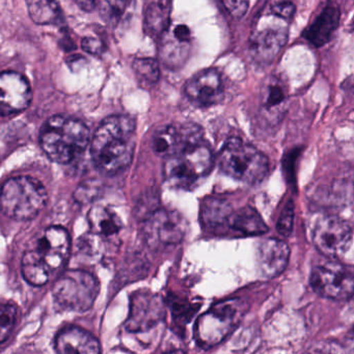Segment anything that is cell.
Segmentation results:
<instances>
[{
  "label": "cell",
  "mask_w": 354,
  "mask_h": 354,
  "mask_svg": "<svg viewBox=\"0 0 354 354\" xmlns=\"http://www.w3.org/2000/svg\"><path fill=\"white\" fill-rule=\"evenodd\" d=\"M187 229V221L181 213L169 209H155L147 215L142 234L152 248L175 246L183 241Z\"/></svg>",
  "instance_id": "10"
},
{
  "label": "cell",
  "mask_w": 354,
  "mask_h": 354,
  "mask_svg": "<svg viewBox=\"0 0 354 354\" xmlns=\"http://www.w3.org/2000/svg\"><path fill=\"white\" fill-rule=\"evenodd\" d=\"M234 208L221 196H207L201 205L200 219L203 229L216 236H227V225Z\"/></svg>",
  "instance_id": "19"
},
{
  "label": "cell",
  "mask_w": 354,
  "mask_h": 354,
  "mask_svg": "<svg viewBox=\"0 0 354 354\" xmlns=\"http://www.w3.org/2000/svg\"><path fill=\"white\" fill-rule=\"evenodd\" d=\"M55 347L62 354H97L101 347L98 339L84 329L69 326L59 331L55 337Z\"/></svg>",
  "instance_id": "20"
},
{
  "label": "cell",
  "mask_w": 354,
  "mask_h": 354,
  "mask_svg": "<svg viewBox=\"0 0 354 354\" xmlns=\"http://www.w3.org/2000/svg\"><path fill=\"white\" fill-rule=\"evenodd\" d=\"M290 258V248L283 240L268 238L258 246L257 261L259 268L268 279L279 277L283 272Z\"/></svg>",
  "instance_id": "18"
},
{
  "label": "cell",
  "mask_w": 354,
  "mask_h": 354,
  "mask_svg": "<svg viewBox=\"0 0 354 354\" xmlns=\"http://www.w3.org/2000/svg\"><path fill=\"white\" fill-rule=\"evenodd\" d=\"M48 194L38 180L20 176L7 180L0 189V209L14 221L34 219L46 206Z\"/></svg>",
  "instance_id": "5"
},
{
  "label": "cell",
  "mask_w": 354,
  "mask_h": 354,
  "mask_svg": "<svg viewBox=\"0 0 354 354\" xmlns=\"http://www.w3.org/2000/svg\"><path fill=\"white\" fill-rule=\"evenodd\" d=\"M159 57L167 69H179L187 61L192 46V32L185 24H176L161 35Z\"/></svg>",
  "instance_id": "15"
},
{
  "label": "cell",
  "mask_w": 354,
  "mask_h": 354,
  "mask_svg": "<svg viewBox=\"0 0 354 354\" xmlns=\"http://www.w3.org/2000/svg\"><path fill=\"white\" fill-rule=\"evenodd\" d=\"M171 0H153L145 12V28L152 38L159 39L171 26Z\"/></svg>",
  "instance_id": "23"
},
{
  "label": "cell",
  "mask_w": 354,
  "mask_h": 354,
  "mask_svg": "<svg viewBox=\"0 0 354 354\" xmlns=\"http://www.w3.org/2000/svg\"><path fill=\"white\" fill-rule=\"evenodd\" d=\"M17 320V308L13 304H0V344L7 341Z\"/></svg>",
  "instance_id": "29"
},
{
  "label": "cell",
  "mask_w": 354,
  "mask_h": 354,
  "mask_svg": "<svg viewBox=\"0 0 354 354\" xmlns=\"http://www.w3.org/2000/svg\"><path fill=\"white\" fill-rule=\"evenodd\" d=\"M32 88L26 77L14 71L0 73V117L22 113L32 102Z\"/></svg>",
  "instance_id": "14"
},
{
  "label": "cell",
  "mask_w": 354,
  "mask_h": 354,
  "mask_svg": "<svg viewBox=\"0 0 354 354\" xmlns=\"http://www.w3.org/2000/svg\"><path fill=\"white\" fill-rule=\"evenodd\" d=\"M187 98L198 107H210L223 101V80L216 69H207L198 72L185 84Z\"/></svg>",
  "instance_id": "16"
},
{
  "label": "cell",
  "mask_w": 354,
  "mask_h": 354,
  "mask_svg": "<svg viewBox=\"0 0 354 354\" xmlns=\"http://www.w3.org/2000/svg\"><path fill=\"white\" fill-rule=\"evenodd\" d=\"M341 12L337 6L328 3L318 17L304 32V37L314 47L326 44L339 28Z\"/></svg>",
  "instance_id": "22"
},
{
  "label": "cell",
  "mask_w": 354,
  "mask_h": 354,
  "mask_svg": "<svg viewBox=\"0 0 354 354\" xmlns=\"http://www.w3.org/2000/svg\"><path fill=\"white\" fill-rule=\"evenodd\" d=\"M165 316L162 298L150 291H138L130 297L125 327L129 333H147L162 322Z\"/></svg>",
  "instance_id": "13"
},
{
  "label": "cell",
  "mask_w": 354,
  "mask_h": 354,
  "mask_svg": "<svg viewBox=\"0 0 354 354\" xmlns=\"http://www.w3.org/2000/svg\"><path fill=\"white\" fill-rule=\"evenodd\" d=\"M76 3L84 11L92 12L96 10L97 0H76Z\"/></svg>",
  "instance_id": "35"
},
{
  "label": "cell",
  "mask_w": 354,
  "mask_h": 354,
  "mask_svg": "<svg viewBox=\"0 0 354 354\" xmlns=\"http://www.w3.org/2000/svg\"><path fill=\"white\" fill-rule=\"evenodd\" d=\"M99 292L98 279L84 270H69L63 273L53 288L55 302L64 310L76 313L90 310Z\"/></svg>",
  "instance_id": "7"
},
{
  "label": "cell",
  "mask_w": 354,
  "mask_h": 354,
  "mask_svg": "<svg viewBox=\"0 0 354 354\" xmlns=\"http://www.w3.org/2000/svg\"><path fill=\"white\" fill-rule=\"evenodd\" d=\"M82 47L86 53L93 55H101L105 50L104 44L100 40L86 37L82 41Z\"/></svg>",
  "instance_id": "34"
},
{
  "label": "cell",
  "mask_w": 354,
  "mask_h": 354,
  "mask_svg": "<svg viewBox=\"0 0 354 354\" xmlns=\"http://www.w3.org/2000/svg\"><path fill=\"white\" fill-rule=\"evenodd\" d=\"M243 310L238 299L214 304L196 320L194 337L200 347L210 348L221 343L241 320Z\"/></svg>",
  "instance_id": "8"
},
{
  "label": "cell",
  "mask_w": 354,
  "mask_h": 354,
  "mask_svg": "<svg viewBox=\"0 0 354 354\" xmlns=\"http://www.w3.org/2000/svg\"><path fill=\"white\" fill-rule=\"evenodd\" d=\"M214 165L212 150L203 140L181 153L165 158L163 177L171 187L181 190L196 188Z\"/></svg>",
  "instance_id": "6"
},
{
  "label": "cell",
  "mask_w": 354,
  "mask_h": 354,
  "mask_svg": "<svg viewBox=\"0 0 354 354\" xmlns=\"http://www.w3.org/2000/svg\"><path fill=\"white\" fill-rule=\"evenodd\" d=\"M138 84L142 88L154 86L160 78V66L155 59H136L132 64Z\"/></svg>",
  "instance_id": "27"
},
{
  "label": "cell",
  "mask_w": 354,
  "mask_h": 354,
  "mask_svg": "<svg viewBox=\"0 0 354 354\" xmlns=\"http://www.w3.org/2000/svg\"><path fill=\"white\" fill-rule=\"evenodd\" d=\"M28 14L40 26H61L65 22L63 10L57 0H26Z\"/></svg>",
  "instance_id": "26"
},
{
  "label": "cell",
  "mask_w": 354,
  "mask_h": 354,
  "mask_svg": "<svg viewBox=\"0 0 354 354\" xmlns=\"http://www.w3.org/2000/svg\"><path fill=\"white\" fill-rule=\"evenodd\" d=\"M352 267L326 261L312 269L310 283L315 293L333 300H348L353 295Z\"/></svg>",
  "instance_id": "9"
},
{
  "label": "cell",
  "mask_w": 354,
  "mask_h": 354,
  "mask_svg": "<svg viewBox=\"0 0 354 354\" xmlns=\"http://www.w3.org/2000/svg\"><path fill=\"white\" fill-rule=\"evenodd\" d=\"M270 12L279 19L290 20L293 18L296 8L290 0H275L271 3Z\"/></svg>",
  "instance_id": "32"
},
{
  "label": "cell",
  "mask_w": 354,
  "mask_h": 354,
  "mask_svg": "<svg viewBox=\"0 0 354 354\" xmlns=\"http://www.w3.org/2000/svg\"><path fill=\"white\" fill-rule=\"evenodd\" d=\"M40 142L49 159L59 165H68L86 150L91 132L80 120L53 115L41 130Z\"/></svg>",
  "instance_id": "3"
},
{
  "label": "cell",
  "mask_w": 354,
  "mask_h": 354,
  "mask_svg": "<svg viewBox=\"0 0 354 354\" xmlns=\"http://www.w3.org/2000/svg\"><path fill=\"white\" fill-rule=\"evenodd\" d=\"M218 160L223 174L250 185L262 183L269 174L266 155L239 138H232L225 142Z\"/></svg>",
  "instance_id": "4"
},
{
  "label": "cell",
  "mask_w": 354,
  "mask_h": 354,
  "mask_svg": "<svg viewBox=\"0 0 354 354\" xmlns=\"http://www.w3.org/2000/svg\"><path fill=\"white\" fill-rule=\"evenodd\" d=\"M100 188L97 186V182L90 181L82 183L74 194V198L77 202L86 204V203L94 202L98 196Z\"/></svg>",
  "instance_id": "31"
},
{
  "label": "cell",
  "mask_w": 354,
  "mask_h": 354,
  "mask_svg": "<svg viewBox=\"0 0 354 354\" xmlns=\"http://www.w3.org/2000/svg\"><path fill=\"white\" fill-rule=\"evenodd\" d=\"M88 225L91 231L101 237H109L117 235L123 227L119 215L109 207L94 206L88 215Z\"/></svg>",
  "instance_id": "24"
},
{
  "label": "cell",
  "mask_w": 354,
  "mask_h": 354,
  "mask_svg": "<svg viewBox=\"0 0 354 354\" xmlns=\"http://www.w3.org/2000/svg\"><path fill=\"white\" fill-rule=\"evenodd\" d=\"M312 240L321 254L331 259L339 258L351 248V225L335 215H323L313 225Z\"/></svg>",
  "instance_id": "11"
},
{
  "label": "cell",
  "mask_w": 354,
  "mask_h": 354,
  "mask_svg": "<svg viewBox=\"0 0 354 354\" xmlns=\"http://www.w3.org/2000/svg\"><path fill=\"white\" fill-rule=\"evenodd\" d=\"M268 227L260 213L250 206H244L235 210L230 216L227 225V236L252 237L264 235Z\"/></svg>",
  "instance_id": "21"
},
{
  "label": "cell",
  "mask_w": 354,
  "mask_h": 354,
  "mask_svg": "<svg viewBox=\"0 0 354 354\" xmlns=\"http://www.w3.org/2000/svg\"><path fill=\"white\" fill-rule=\"evenodd\" d=\"M136 129V120L124 115H111L97 128L90 142L91 155L103 175H118L131 165Z\"/></svg>",
  "instance_id": "1"
},
{
  "label": "cell",
  "mask_w": 354,
  "mask_h": 354,
  "mask_svg": "<svg viewBox=\"0 0 354 354\" xmlns=\"http://www.w3.org/2000/svg\"><path fill=\"white\" fill-rule=\"evenodd\" d=\"M71 250V238L67 230L53 225L43 232L35 245L24 252L21 270L24 279L40 287L50 274L65 266Z\"/></svg>",
  "instance_id": "2"
},
{
  "label": "cell",
  "mask_w": 354,
  "mask_h": 354,
  "mask_svg": "<svg viewBox=\"0 0 354 354\" xmlns=\"http://www.w3.org/2000/svg\"><path fill=\"white\" fill-rule=\"evenodd\" d=\"M204 140V131L198 124L167 125L159 128L153 134L151 145L159 156L167 157L181 153Z\"/></svg>",
  "instance_id": "12"
},
{
  "label": "cell",
  "mask_w": 354,
  "mask_h": 354,
  "mask_svg": "<svg viewBox=\"0 0 354 354\" xmlns=\"http://www.w3.org/2000/svg\"><path fill=\"white\" fill-rule=\"evenodd\" d=\"M294 216H295V214H294V203L293 201L290 200L281 211L279 221L277 223V232L283 237L291 235L292 230H293Z\"/></svg>",
  "instance_id": "30"
},
{
  "label": "cell",
  "mask_w": 354,
  "mask_h": 354,
  "mask_svg": "<svg viewBox=\"0 0 354 354\" xmlns=\"http://www.w3.org/2000/svg\"><path fill=\"white\" fill-rule=\"evenodd\" d=\"M129 0H97L96 9L109 24H117L125 13Z\"/></svg>",
  "instance_id": "28"
},
{
  "label": "cell",
  "mask_w": 354,
  "mask_h": 354,
  "mask_svg": "<svg viewBox=\"0 0 354 354\" xmlns=\"http://www.w3.org/2000/svg\"><path fill=\"white\" fill-rule=\"evenodd\" d=\"M288 30L281 26H266L257 30L250 42V53L259 65L272 64L287 44Z\"/></svg>",
  "instance_id": "17"
},
{
  "label": "cell",
  "mask_w": 354,
  "mask_h": 354,
  "mask_svg": "<svg viewBox=\"0 0 354 354\" xmlns=\"http://www.w3.org/2000/svg\"><path fill=\"white\" fill-rule=\"evenodd\" d=\"M261 103L265 113L279 115L288 100V88L281 78L270 76L265 80L261 93Z\"/></svg>",
  "instance_id": "25"
},
{
  "label": "cell",
  "mask_w": 354,
  "mask_h": 354,
  "mask_svg": "<svg viewBox=\"0 0 354 354\" xmlns=\"http://www.w3.org/2000/svg\"><path fill=\"white\" fill-rule=\"evenodd\" d=\"M223 8L234 19L239 20L248 13L250 0H221Z\"/></svg>",
  "instance_id": "33"
}]
</instances>
